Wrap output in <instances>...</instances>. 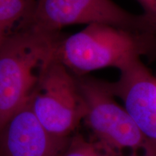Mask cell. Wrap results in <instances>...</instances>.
<instances>
[{
  "mask_svg": "<svg viewBox=\"0 0 156 156\" xmlns=\"http://www.w3.org/2000/svg\"><path fill=\"white\" fill-rule=\"evenodd\" d=\"M62 38L20 26L0 46V129L30 99Z\"/></svg>",
  "mask_w": 156,
  "mask_h": 156,
  "instance_id": "6da1fadb",
  "label": "cell"
},
{
  "mask_svg": "<svg viewBox=\"0 0 156 156\" xmlns=\"http://www.w3.org/2000/svg\"><path fill=\"white\" fill-rule=\"evenodd\" d=\"M141 56L156 57V34L93 23L62 38L56 50L55 60L73 75L83 76L106 67L120 69Z\"/></svg>",
  "mask_w": 156,
  "mask_h": 156,
  "instance_id": "7a4b0ae2",
  "label": "cell"
},
{
  "mask_svg": "<svg viewBox=\"0 0 156 156\" xmlns=\"http://www.w3.org/2000/svg\"><path fill=\"white\" fill-rule=\"evenodd\" d=\"M93 23L156 34L154 25L143 14H131L112 0H37L30 15L19 27L60 34L68 25Z\"/></svg>",
  "mask_w": 156,
  "mask_h": 156,
  "instance_id": "3957f363",
  "label": "cell"
},
{
  "mask_svg": "<svg viewBox=\"0 0 156 156\" xmlns=\"http://www.w3.org/2000/svg\"><path fill=\"white\" fill-rule=\"evenodd\" d=\"M76 76V75H75ZM86 106L83 122L92 132L94 143L103 152L117 156L124 149L132 156L143 149V138L126 110L119 105L104 81L89 76H76Z\"/></svg>",
  "mask_w": 156,
  "mask_h": 156,
  "instance_id": "277c9868",
  "label": "cell"
},
{
  "mask_svg": "<svg viewBox=\"0 0 156 156\" xmlns=\"http://www.w3.org/2000/svg\"><path fill=\"white\" fill-rule=\"evenodd\" d=\"M29 103L42 126L58 137H69L86 114L77 77L56 60L45 70Z\"/></svg>",
  "mask_w": 156,
  "mask_h": 156,
  "instance_id": "5b68a950",
  "label": "cell"
},
{
  "mask_svg": "<svg viewBox=\"0 0 156 156\" xmlns=\"http://www.w3.org/2000/svg\"><path fill=\"white\" fill-rule=\"evenodd\" d=\"M115 82L104 81L108 90L119 98L143 138V156H156V80L135 58L121 68Z\"/></svg>",
  "mask_w": 156,
  "mask_h": 156,
  "instance_id": "8992f818",
  "label": "cell"
},
{
  "mask_svg": "<svg viewBox=\"0 0 156 156\" xmlns=\"http://www.w3.org/2000/svg\"><path fill=\"white\" fill-rule=\"evenodd\" d=\"M69 138L48 132L31 110L28 100L0 129V156H60Z\"/></svg>",
  "mask_w": 156,
  "mask_h": 156,
  "instance_id": "52a82bcc",
  "label": "cell"
},
{
  "mask_svg": "<svg viewBox=\"0 0 156 156\" xmlns=\"http://www.w3.org/2000/svg\"><path fill=\"white\" fill-rule=\"evenodd\" d=\"M37 0H0V46L28 18ZM17 27V28H18Z\"/></svg>",
  "mask_w": 156,
  "mask_h": 156,
  "instance_id": "ba28073f",
  "label": "cell"
},
{
  "mask_svg": "<svg viewBox=\"0 0 156 156\" xmlns=\"http://www.w3.org/2000/svg\"><path fill=\"white\" fill-rule=\"evenodd\" d=\"M60 156H114L101 150L94 142L87 141L81 134L69 138L67 145Z\"/></svg>",
  "mask_w": 156,
  "mask_h": 156,
  "instance_id": "9c48e42d",
  "label": "cell"
},
{
  "mask_svg": "<svg viewBox=\"0 0 156 156\" xmlns=\"http://www.w3.org/2000/svg\"><path fill=\"white\" fill-rule=\"evenodd\" d=\"M143 8V15L156 28V0H136Z\"/></svg>",
  "mask_w": 156,
  "mask_h": 156,
  "instance_id": "30bf717a",
  "label": "cell"
},
{
  "mask_svg": "<svg viewBox=\"0 0 156 156\" xmlns=\"http://www.w3.org/2000/svg\"></svg>",
  "mask_w": 156,
  "mask_h": 156,
  "instance_id": "8fae6325",
  "label": "cell"
}]
</instances>
